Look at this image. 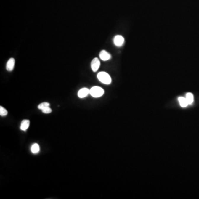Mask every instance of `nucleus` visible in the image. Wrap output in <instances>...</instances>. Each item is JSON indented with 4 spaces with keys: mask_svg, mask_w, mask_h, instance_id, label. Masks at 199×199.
I'll return each instance as SVG.
<instances>
[{
    "mask_svg": "<svg viewBox=\"0 0 199 199\" xmlns=\"http://www.w3.org/2000/svg\"><path fill=\"white\" fill-rule=\"evenodd\" d=\"M97 78L101 83L106 85L110 84L112 81V80L110 75L104 71L100 72L97 74Z\"/></svg>",
    "mask_w": 199,
    "mask_h": 199,
    "instance_id": "obj_1",
    "label": "nucleus"
},
{
    "mask_svg": "<svg viewBox=\"0 0 199 199\" xmlns=\"http://www.w3.org/2000/svg\"><path fill=\"white\" fill-rule=\"evenodd\" d=\"M104 89L99 86H94L90 90V94L94 97H99L104 95Z\"/></svg>",
    "mask_w": 199,
    "mask_h": 199,
    "instance_id": "obj_2",
    "label": "nucleus"
},
{
    "mask_svg": "<svg viewBox=\"0 0 199 199\" xmlns=\"http://www.w3.org/2000/svg\"><path fill=\"white\" fill-rule=\"evenodd\" d=\"M100 66V62L98 58H95L93 59L91 63V69L94 72H96L98 70Z\"/></svg>",
    "mask_w": 199,
    "mask_h": 199,
    "instance_id": "obj_3",
    "label": "nucleus"
},
{
    "mask_svg": "<svg viewBox=\"0 0 199 199\" xmlns=\"http://www.w3.org/2000/svg\"><path fill=\"white\" fill-rule=\"evenodd\" d=\"M114 43L117 46H121L124 43V39L122 36L117 35L114 38Z\"/></svg>",
    "mask_w": 199,
    "mask_h": 199,
    "instance_id": "obj_4",
    "label": "nucleus"
},
{
    "mask_svg": "<svg viewBox=\"0 0 199 199\" xmlns=\"http://www.w3.org/2000/svg\"><path fill=\"white\" fill-rule=\"evenodd\" d=\"M99 56L100 59L101 60H104V61H107L108 60L110 59L111 57V55L109 54L107 52H106V50H102L100 53Z\"/></svg>",
    "mask_w": 199,
    "mask_h": 199,
    "instance_id": "obj_5",
    "label": "nucleus"
},
{
    "mask_svg": "<svg viewBox=\"0 0 199 199\" xmlns=\"http://www.w3.org/2000/svg\"><path fill=\"white\" fill-rule=\"evenodd\" d=\"M90 94V90L87 88H83L78 92V95L80 98H84Z\"/></svg>",
    "mask_w": 199,
    "mask_h": 199,
    "instance_id": "obj_6",
    "label": "nucleus"
},
{
    "mask_svg": "<svg viewBox=\"0 0 199 199\" xmlns=\"http://www.w3.org/2000/svg\"><path fill=\"white\" fill-rule=\"evenodd\" d=\"M15 64V60L14 58H10L6 64V69L8 71L13 70Z\"/></svg>",
    "mask_w": 199,
    "mask_h": 199,
    "instance_id": "obj_7",
    "label": "nucleus"
},
{
    "mask_svg": "<svg viewBox=\"0 0 199 199\" xmlns=\"http://www.w3.org/2000/svg\"><path fill=\"white\" fill-rule=\"evenodd\" d=\"M30 121L28 120H24L21 122V129L22 131H26L29 127Z\"/></svg>",
    "mask_w": 199,
    "mask_h": 199,
    "instance_id": "obj_8",
    "label": "nucleus"
},
{
    "mask_svg": "<svg viewBox=\"0 0 199 199\" xmlns=\"http://www.w3.org/2000/svg\"><path fill=\"white\" fill-rule=\"evenodd\" d=\"M178 100L179 104L180 105L181 107H186L187 106L189 105L187 101L186 97L185 98L184 97H179Z\"/></svg>",
    "mask_w": 199,
    "mask_h": 199,
    "instance_id": "obj_9",
    "label": "nucleus"
},
{
    "mask_svg": "<svg viewBox=\"0 0 199 199\" xmlns=\"http://www.w3.org/2000/svg\"><path fill=\"white\" fill-rule=\"evenodd\" d=\"M186 99H187V101L189 105H191L193 103L194 98V95L192 93H190V92L187 93L186 95Z\"/></svg>",
    "mask_w": 199,
    "mask_h": 199,
    "instance_id": "obj_10",
    "label": "nucleus"
},
{
    "mask_svg": "<svg viewBox=\"0 0 199 199\" xmlns=\"http://www.w3.org/2000/svg\"><path fill=\"white\" fill-rule=\"evenodd\" d=\"M40 150V148L39 145H38L37 143H34L31 147V152L33 154H37L39 152Z\"/></svg>",
    "mask_w": 199,
    "mask_h": 199,
    "instance_id": "obj_11",
    "label": "nucleus"
},
{
    "mask_svg": "<svg viewBox=\"0 0 199 199\" xmlns=\"http://www.w3.org/2000/svg\"><path fill=\"white\" fill-rule=\"evenodd\" d=\"M7 111L2 106H0V115L1 116H6L7 115Z\"/></svg>",
    "mask_w": 199,
    "mask_h": 199,
    "instance_id": "obj_12",
    "label": "nucleus"
},
{
    "mask_svg": "<svg viewBox=\"0 0 199 199\" xmlns=\"http://www.w3.org/2000/svg\"><path fill=\"white\" fill-rule=\"evenodd\" d=\"M50 106V104L48 102H43L41 104L39 105V106H38V108L39 110H42L43 108L46 107H49Z\"/></svg>",
    "mask_w": 199,
    "mask_h": 199,
    "instance_id": "obj_13",
    "label": "nucleus"
},
{
    "mask_svg": "<svg viewBox=\"0 0 199 199\" xmlns=\"http://www.w3.org/2000/svg\"><path fill=\"white\" fill-rule=\"evenodd\" d=\"M41 111H42V112H43L44 113L48 114V113H50L51 112H52V110L49 106V107H46L43 108L41 110Z\"/></svg>",
    "mask_w": 199,
    "mask_h": 199,
    "instance_id": "obj_14",
    "label": "nucleus"
}]
</instances>
